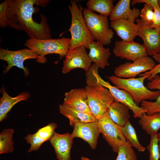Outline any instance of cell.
Instances as JSON below:
<instances>
[{"label": "cell", "mask_w": 160, "mask_h": 160, "mask_svg": "<svg viewBox=\"0 0 160 160\" xmlns=\"http://www.w3.org/2000/svg\"><path fill=\"white\" fill-rule=\"evenodd\" d=\"M97 121L76 124L71 134V137L73 139L76 137L81 138L87 142L92 149H95L100 133L98 126Z\"/></svg>", "instance_id": "obj_14"}, {"label": "cell", "mask_w": 160, "mask_h": 160, "mask_svg": "<svg viewBox=\"0 0 160 160\" xmlns=\"http://www.w3.org/2000/svg\"><path fill=\"white\" fill-rule=\"evenodd\" d=\"M88 105L92 115L98 120L107 112L114 99L106 88L99 85L85 88Z\"/></svg>", "instance_id": "obj_6"}, {"label": "cell", "mask_w": 160, "mask_h": 160, "mask_svg": "<svg viewBox=\"0 0 160 160\" xmlns=\"http://www.w3.org/2000/svg\"><path fill=\"white\" fill-rule=\"evenodd\" d=\"M129 108L121 103L113 101L109 106L107 112L111 120L120 127H123L129 121Z\"/></svg>", "instance_id": "obj_21"}, {"label": "cell", "mask_w": 160, "mask_h": 160, "mask_svg": "<svg viewBox=\"0 0 160 160\" xmlns=\"http://www.w3.org/2000/svg\"><path fill=\"white\" fill-rule=\"evenodd\" d=\"M130 0H119L114 6L110 16L111 21L122 18L135 23L140 15V10L138 8H130Z\"/></svg>", "instance_id": "obj_18"}, {"label": "cell", "mask_w": 160, "mask_h": 160, "mask_svg": "<svg viewBox=\"0 0 160 160\" xmlns=\"http://www.w3.org/2000/svg\"><path fill=\"white\" fill-rule=\"evenodd\" d=\"M113 0H89L86 3L87 8L100 15L108 17L111 14L114 7Z\"/></svg>", "instance_id": "obj_25"}, {"label": "cell", "mask_w": 160, "mask_h": 160, "mask_svg": "<svg viewBox=\"0 0 160 160\" xmlns=\"http://www.w3.org/2000/svg\"><path fill=\"white\" fill-rule=\"evenodd\" d=\"M68 6L71 15V26L68 30L71 33V43L69 49L81 45L89 49V45L95 40L88 29L83 15V8L75 0H71Z\"/></svg>", "instance_id": "obj_4"}, {"label": "cell", "mask_w": 160, "mask_h": 160, "mask_svg": "<svg viewBox=\"0 0 160 160\" xmlns=\"http://www.w3.org/2000/svg\"><path fill=\"white\" fill-rule=\"evenodd\" d=\"M116 160H137L136 154L132 147L127 142L120 146Z\"/></svg>", "instance_id": "obj_29"}, {"label": "cell", "mask_w": 160, "mask_h": 160, "mask_svg": "<svg viewBox=\"0 0 160 160\" xmlns=\"http://www.w3.org/2000/svg\"><path fill=\"white\" fill-rule=\"evenodd\" d=\"M110 26L123 41H134V38L137 36L136 24L128 20L122 18L113 20L110 22Z\"/></svg>", "instance_id": "obj_17"}, {"label": "cell", "mask_w": 160, "mask_h": 160, "mask_svg": "<svg viewBox=\"0 0 160 160\" xmlns=\"http://www.w3.org/2000/svg\"><path fill=\"white\" fill-rule=\"evenodd\" d=\"M57 127L56 123L54 122L49 123L44 127L39 129L35 133L39 139L44 142L50 139Z\"/></svg>", "instance_id": "obj_28"}, {"label": "cell", "mask_w": 160, "mask_h": 160, "mask_svg": "<svg viewBox=\"0 0 160 160\" xmlns=\"http://www.w3.org/2000/svg\"><path fill=\"white\" fill-rule=\"evenodd\" d=\"M95 81L97 84L107 89L113 96L115 101L123 103L127 105L132 111L135 118H140L143 114L146 113L145 110L137 105L134 102L131 95L126 91L111 85L99 76L98 71L95 72Z\"/></svg>", "instance_id": "obj_10"}, {"label": "cell", "mask_w": 160, "mask_h": 160, "mask_svg": "<svg viewBox=\"0 0 160 160\" xmlns=\"http://www.w3.org/2000/svg\"><path fill=\"white\" fill-rule=\"evenodd\" d=\"M71 38L63 37L57 39H38L30 38L24 45L39 55L36 61L44 63L47 61L45 56L49 54H55L60 56L59 60L65 57L68 51Z\"/></svg>", "instance_id": "obj_3"}, {"label": "cell", "mask_w": 160, "mask_h": 160, "mask_svg": "<svg viewBox=\"0 0 160 160\" xmlns=\"http://www.w3.org/2000/svg\"><path fill=\"white\" fill-rule=\"evenodd\" d=\"M13 129H4L0 133V154L12 153L14 151Z\"/></svg>", "instance_id": "obj_27"}, {"label": "cell", "mask_w": 160, "mask_h": 160, "mask_svg": "<svg viewBox=\"0 0 160 160\" xmlns=\"http://www.w3.org/2000/svg\"><path fill=\"white\" fill-rule=\"evenodd\" d=\"M157 138L158 142V148L159 150V156L160 158V132L157 133Z\"/></svg>", "instance_id": "obj_35"}, {"label": "cell", "mask_w": 160, "mask_h": 160, "mask_svg": "<svg viewBox=\"0 0 160 160\" xmlns=\"http://www.w3.org/2000/svg\"><path fill=\"white\" fill-rule=\"evenodd\" d=\"M97 122L103 137L112 148L113 151L118 153L119 147L127 143L120 127L111 120L107 112L98 120Z\"/></svg>", "instance_id": "obj_7"}, {"label": "cell", "mask_w": 160, "mask_h": 160, "mask_svg": "<svg viewBox=\"0 0 160 160\" xmlns=\"http://www.w3.org/2000/svg\"><path fill=\"white\" fill-rule=\"evenodd\" d=\"M139 124L148 135H156L160 128V112L151 115L143 113L140 118Z\"/></svg>", "instance_id": "obj_24"}, {"label": "cell", "mask_w": 160, "mask_h": 160, "mask_svg": "<svg viewBox=\"0 0 160 160\" xmlns=\"http://www.w3.org/2000/svg\"><path fill=\"white\" fill-rule=\"evenodd\" d=\"M155 65L153 59L146 56L132 62H127L119 65L115 68L114 73L115 76L120 78H134L142 73L151 70Z\"/></svg>", "instance_id": "obj_9"}, {"label": "cell", "mask_w": 160, "mask_h": 160, "mask_svg": "<svg viewBox=\"0 0 160 160\" xmlns=\"http://www.w3.org/2000/svg\"><path fill=\"white\" fill-rule=\"evenodd\" d=\"M120 128L127 142L132 147L135 148L140 152L145 151V148L139 142L135 130L130 121L124 127H120Z\"/></svg>", "instance_id": "obj_26"}, {"label": "cell", "mask_w": 160, "mask_h": 160, "mask_svg": "<svg viewBox=\"0 0 160 160\" xmlns=\"http://www.w3.org/2000/svg\"><path fill=\"white\" fill-rule=\"evenodd\" d=\"M59 113L67 118L70 125L73 127L78 124L85 123L97 121L92 115L78 111L70 107L60 104Z\"/></svg>", "instance_id": "obj_22"}, {"label": "cell", "mask_w": 160, "mask_h": 160, "mask_svg": "<svg viewBox=\"0 0 160 160\" xmlns=\"http://www.w3.org/2000/svg\"><path fill=\"white\" fill-rule=\"evenodd\" d=\"M147 148L149 153V160H158L160 158L158 142L156 135L151 136L150 142Z\"/></svg>", "instance_id": "obj_31"}, {"label": "cell", "mask_w": 160, "mask_h": 160, "mask_svg": "<svg viewBox=\"0 0 160 160\" xmlns=\"http://www.w3.org/2000/svg\"><path fill=\"white\" fill-rule=\"evenodd\" d=\"M140 15L142 21L147 26L150 27L154 20L153 8L148 5L144 4L143 8L140 10Z\"/></svg>", "instance_id": "obj_30"}, {"label": "cell", "mask_w": 160, "mask_h": 160, "mask_svg": "<svg viewBox=\"0 0 160 160\" xmlns=\"http://www.w3.org/2000/svg\"><path fill=\"white\" fill-rule=\"evenodd\" d=\"M38 56L37 53L28 48L16 51L0 49V59L7 62V64L4 71V74L8 73L12 67L15 66L22 69L27 77L29 72L28 68L24 66V61L27 59H36Z\"/></svg>", "instance_id": "obj_8"}, {"label": "cell", "mask_w": 160, "mask_h": 160, "mask_svg": "<svg viewBox=\"0 0 160 160\" xmlns=\"http://www.w3.org/2000/svg\"><path fill=\"white\" fill-rule=\"evenodd\" d=\"M154 17L153 23L151 28L156 29L160 33V10L153 9Z\"/></svg>", "instance_id": "obj_34"}, {"label": "cell", "mask_w": 160, "mask_h": 160, "mask_svg": "<svg viewBox=\"0 0 160 160\" xmlns=\"http://www.w3.org/2000/svg\"><path fill=\"white\" fill-rule=\"evenodd\" d=\"M138 78L124 79L111 75L107 77L115 87L124 90L132 96L135 103L138 105L143 100H150L156 99L160 95V91H152L145 86V80L148 77V75L140 74Z\"/></svg>", "instance_id": "obj_2"}, {"label": "cell", "mask_w": 160, "mask_h": 160, "mask_svg": "<svg viewBox=\"0 0 160 160\" xmlns=\"http://www.w3.org/2000/svg\"><path fill=\"white\" fill-rule=\"evenodd\" d=\"M113 51L115 57L132 61L148 55L143 45L134 41H116Z\"/></svg>", "instance_id": "obj_13"}, {"label": "cell", "mask_w": 160, "mask_h": 160, "mask_svg": "<svg viewBox=\"0 0 160 160\" xmlns=\"http://www.w3.org/2000/svg\"><path fill=\"white\" fill-rule=\"evenodd\" d=\"M100 42L94 41L89 45V57L92 62H94L99 68L103 69L109 65L108 60L111 55L109 48L104 47Z\"/></svg>", "instance_id": "obj_19"}, {"label": "cell", "mask_w": 160, "mask_h": 160, "mask_svg": "<svg viewBox=\"0 0 160 160\" xmlns=\"http://www.w3.org/2000/svg\"><path fill=\"white\" fill-rule=\"evenodd\" d=\"M138 27L137 36L140 37L147 54L150 56L160 53V33L147 26L141 20H136Z\"/></svg>", "instance_id": "obj_12"}, {"label": "cell", "mask_w": 160, "mask_h": 160, "mask_svg": "<svg viewBox=\"0 0 160 160\" xmlns=\"http://www.w3.org/2000/svg\"><path fill=\"white\" fill-rule=\"evenodd\" d=\"M147 87L150 90L158 89L160 91V75H156L147 83ZM155 101L152 102L143 100L140 103V107L146 111L148 115L160 112V95Z\"/></svg>", "instance_id": "obj_23"}, {"label": "cell", "mask_w": 160, "mask_h": 160, "mask_svg": "<svg viewBox=\"0 0 160 160\" xmlns=\"http://www.w3.org/2000/svg\"><path fill=\"white\" fill-rule=\"evenodd\" d=\"M73 139L69 133L60 134L55 132L49 141L57 159L71 160L70 151Z\"/></svg>", "instance_id": "obj_16"}, {"label": "cell", "mask_w": 160, "mask_h": 160, "mask_svg": "<svg viewBox=\"0 0 160 160\" xmlns=\"http://www.w3.org/2000/svg\"><path fill=\"white\" fill-rule=\"evenodd\" d=\"M26 143L31 145L28 151V153L37 151L39 149L42 144L44 143L40 139L35 133L29 134L24 137Z\"/></svg>", "instance_id": "obj_32"}, {"label": "cell", "mask_w": 160, "mask_h": 160, "mask_svg": "<svg viewBox=\"0 0 160 160\" xmlns=\"http://www.w3.org/2000/svg\"><path fill=\"white\" fill-rule=\"evenodd\" d=\"M2 94L0 99V121L6 119L8 113L15 104L22 100L27 101L30 97L28 92H23L14 97L10 96L5 91L4 86L1 89Z\"/></svg>", "instance_id": "obj_20"}, {"label": "cell", "mask_w": 160, "mask_h": 160, "mask_svg": "<svg viewBox=\"0 0 160 160\" xmlns=\"http://www.w3.org/2000/svg\"><path fill=\"white\" fill-rule=\"evenodd\" d=\"M158 2L159 4V6L160 7V0H158Z\"/></svg>", "instance_id": "obj_37"}, {"label": "cell", "mask_w": 160, "mask_h": 160, "mask_svg": "<svg viewBox=\"0 0 160 160\" xmlns=\"http://www.w3.org/2000/svg\"><path fill=\"white\" fill-rule=\"evenodd\" d=\"M86 48L81 45L69 49L63 62L62 72L66 74L76 68L83 69L86 72L89 70L92 62L87 53Z\"/></svg>", "instance_id": "obj_11"}, {"label": "cell", "mask_w": 160, "mask_h": 160, "mask_svg": "<svg viewBox=\"0 0 160 160\" xmlns=\"http://www.w3.org/2000/svg\"><path fill=\"white\" fill-rule=\"evenodd\" d=\"M49 0H5L0 4V27L9 26L23 31L30 38L51 39V31L46 17L41 14L39 23L33 19L39 11L35 5L46 6Z\"/></svg>", "instance_id": "obj_1"}, {"label": "cell", "mask_w": 160, "mask_h": 160, "mask_svg": "<svg viewBox=\"0 0 160 160\" xmlns=\"http://www.w3.org/2000/svg\"><path fill=\"white\" fill-rule=\"evenodd\" d=\"M62 104L78 111L92 114L88 104L85 88L73 89L66 92Z\"/></svg>", "instance_id": "obj_15"}, {"label": "cell", "mask_w": 160, "mask_h": 160, "mask_svg": "<svg viewBox=\"0 0 160 160\" xmlns=\"http://www.w3.org/2000/svg\"><path fill=\"white\" fill-rule=\"evenodd\" d=\"M80 160H91L89 158L85 157L84 156H82L81 157Z\"/></svg>", "instance_id": "obj_36"}, {"label": "cell", "mask_w": 160, "mask_h": 160, "mask_svg": "<svg viewBox=\"0 0 160 160\" xmlns=\"http://www.w3.org/2000/svg\"><path fill=\"white\" fill-rule=\"evenodd\" d=\"M83 15L87 26L95 39L103 45L110 44L114 33L109 27L108 17L96 14L86 8L83 9Z\"/></svg>", "instance_id": "obj_5"}, {"label": "cell", "mask_w": 160, "mask_h": 160, "mask_svg": "<svg viewBox=\"0 0 160 160\" xmlns=\"http://www.w3.org/2000/svg\"><path fill=\"white\" fill-rule=\"evenodd\" d=\"M152 56L158 63V64L156 65L151 70L142 74L143 75H148V77L147 79L149 81L156 75L160 73V53L155 54Z\"/></svg>", "instance_id": "obj_33"}]
</instances>
